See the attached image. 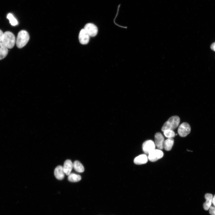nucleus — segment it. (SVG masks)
Returning <instances> with one entry per match:
<instances>
[{"label": "nucleus", "mask_w": 215, "mask_h": 215, "mask_svg": "<svg viewBox=\"0 0 215 215\" xmlns=\"http://www.w3.org/2000/svg\"><path fill=\"white\" fill-rule=\"evenodd\" d=\"M180 122L179 117L174 116L170 117L163 125L161 130L162 131L167 130H173L179 126Z\"/></svg>", "instance_id": "nucleus-1"}, {"label": "nucleus", "mask_w": 215, "mask_h": 215, "mask_svg": "<svg viewBox=\"0 0 215 215\" xmlns=\"http://www.w3.org/2000/svg\"><path fill=\"white\" fill-rule=\"evenodd\" d=\"M1 42L8 48L11 49L16 42L15 37L11 32L6 31L3 33Z\"/></svg>", "instance_id": "nucleus-2"}, {"label": "nucleus", "mask_w": 215, "mask_h": 215, "mask_svg": "<svg viewBox=\"0 0 215 215\" xmlns=\"http://www.w3.org/2000/svg\"><path fill=\"white\" fill-rule=\"evenodd\" d=\"M30 36L26 30H22L18 33L16 40L17 47L22 48L28 42Z\"/></svg>", "instance_id": "nucleus-3"}, {"label": "nucleus", "mask_w": 215, "mask_h": 215, "mask_svg": "<svg viewBox=\"0 0 215 215\" xmlns=\"http://www.w3.org/2000/svg\"><path fill=\"white\" fill-rule=\"evenodd\" d=\"M191 128L190 125L187 122L182 123L178 127V133L182 137H184L188 135L190 132Z\"/></svg>", "instance_id": "nucleus-4"}, {"label": "nucleus", "mask_w": 215, "mask_h": 215, "mask_svg": "<svg viewBox=\"0 0 215 215\" xmlns=\"http://www.w3.org/2000/svg\"><path fill=\"white\" fill-rule=\"evenodd\" d=\"M148 154V159L151 162L156 161L162 157L164 155L163 152L161 150L155 149Z\"/></svg>", "instance_id": "nucleus-5"}, {"label": "nucleus", "mask_w": 215, "mask_h": 215, "mask_svg": "<svg viewBox=\"0 0 215 215\" xmlns=\"http://www.w3.org/2000/svg\"><path fill=\"white\" fill-rule=\"evenodd\" d=\"M156 145L153 141L151 140L145 141L142 144L143 151L146 154H148L150 152L155 149Z\"/></svg>", "instance_id": "nucleus-6"}, {"label": "nucleus", "mask_w": 215, "mask_h": 215, "mask_svg": "<svg viewBox=\"0 0 215 215\" xmlns=\"http://www.w3.org/2000/svg\"><path fill=\"white\" fill-rule=\"evenodd\" d=\"M90 36L94 37L97 34L98 30L97 27L94 24L88 23L86 24L84 28Z\"/></svg>", "instance_id": "nucleus-7"}, {"label": "nucleus", "mask_w": 215, "mask_h": 215, "mask_svg": "<svg viewBox=\"0 0 215 215\" xmlns=\"http://www.w3.org/2000/svg\"><path fill=\"white\" fill-rule=\"evenodd\" d=\"M155 142L156 146L159 149L162 150L164 148L163 143L164 138L162 134L160 132L156 133L154 136Z\"/></svg>", "instance_id": "nucleus-8"}, {"label": "nucleus", "mask_w": 215, "mask_h": 215, "mask_svg": "<svg viewBox=\"0 0 215 215\" xmlns=\"http://www.w3.org/2000/svg\"><path fill=\"white\" fill-rule=\"evenodd\" d=\"M90 36L84 29H82L80 30L79 36V42L82 44H87L89 41Z\"/></svg>", "instance_id": "nucleus-9"}, {"label": "nucleus", "mask_w": 215, "mask_h": 215, "mask_svg": "<svg viewBox=\"0 0 215 215\" xmlns=\"http://www.w3.org/2000/svg\"><path fill=\"white\" fill-rule=\"evenodd\" d=\"M65 174L63 167L62 166L59 165L55 168L54 171V174L57 179L59 180L63 179L64 178Z\"/></svg>", "instance_id": "nucleus-10"}, {"label": "nucleus", "mask_w": 215, "mask_h": 215, "mask_svg": "<svg viewBox=\"0 0 215 215\" xmlns=\"http://www.w3.org/2000/svg\"><path fill=\"white\" fill-rule=\"evenodd\" d=\"M213 197V196L211 194L207 193L205 194V198L206 201L203 204V208L205 210H209L211 206Z\"/></svg>", "instance_id": "nucleus-11"}, {"label": "nucleus", "mask_w": 215, "mask_h": 215, "mask_svg": "<svg viewBox=\"0 0 215 215\" xmlns=\"http://www.w3.org/2000/svg\"><path fill=\"white\" fill-rule=\"evenodd\" d=\"M73 168V163L69 159L65 161L63 167V170L65 174L68 176L71 173Z\"/></svg>", "instance_id": "nucleus-12"}, {"label": "nucleus", "mask_w": 215, "mask_h": 215, "mask_svg": "<svg viewBox=\"0 0 215 215\" xmlns=\"http://www.w3.org/2000/svg\"><path fill=\"white\" fill-rule=\"evenodd\" d=\"M148 160L147 156L145 154H142L135 157L134 160V162L136 165H142L146 163Z\"/></svg>", "instance_id": "nucleus-13"}, {"label": "nucleus", "mask_w": 215, "mask_h": 215, "mask_svg": "<svg viewBox=\"0 0 215 215\" xmlns=\"http://www.w3.org/2000/svg\"><path fill=\"white\" fill-rule=\"evenodd\" d=\"M174 139L172 138H168L164 141L163 148L166 151H170L172 148L174 143Z\"/></svg>", "instance_id": "nucleus-14"}, {"label": "nucleus", "mask_w": 215, "mask_h": 215, "mask_svg": "<svg viewBox=\"0 0 215 215\" xmlns=\"http://www.w3.org/2000/svg\"><path fill=\"white\" fill-rule=\"evenodd\" d=\"M8 48L1 42H0V60L4 59L8 52Z\"/></svg>", "instance_id": "nucleus-15"}, {"label": "nucleus", "mask_w": 215, "mask_h": 215, "mask_svg": "<svg viewBox=\"0 0 215 215\" xmlns=\"http://www.w3.org/2000/svg\"><path fill=\"white\" fill-rule=\"evenodd\" d=\"M73 168L78 172L82 173L84 171V166L78 161H75L73 163Z\"/></svg>", "instance_id": "nucleus-16"}, {"label": "nucleus", "mask_w": 215, "mask_h": 215, "mask_svg": "<svg viewBox=\"0 0 215 215\" xmlns=\"http://www.w3.org/2000/svg\"><path fill=\"white\" fill-rule=\"evenodd\" d=\"M81 179V176L78 174L70 173L68 175V180L72 182H76L80 181Z\"/></svg>", "instance_id": "nucleus-17"}, {"label": "nucleus", "mask_w": 215, "mask_h": 215, "mask_svg": "<svg viewBox=\"0 0 215 215\" xmlns=\"http://www.w3.org/2000/svg\"><path fill=\"white\" fill-rule=\"evenodd\" d=\"M7 18L9 20L10 23L12 25L15 26L18 24V22L17 20L12 14L10 13L8 14Z\"/></svg>", "instance_id": "nucleus-18"}, {"label": "nucleus", "mask_w": 215, "mask_h": 215, "mask_svg": "<svg viewBox=\"0 0 215 215\" xmlns=\"http://www.w3.org/2000/svg\"><path fill=\"white\" fill-rule=\"evenodd\" d=\"M163 133L165 136L168 138L174 137L175 135L174 132L171 130H166L163 131Z\"/></svg>", "instance_id": "nucleus-19"}, {"label": "nucleus", "mask_w": 215, "mask_h": 215, "mask_svg": "<svg viewBox=\"0 0 215 215\" xmlns=\"http://www.w3.org/2000/svg\"><path fill=\"white\" fill-rule=\"evenodd\" d=\"M211 48L212 50L215 51V42L211 44Z\"/></svg>", "instance_id": "nucleus-20"}, {"label": "nucleus", "mask_w": 215, "mask_h": 215, "mask_svg": "<svg viewBox=\"0 0 215 215\" xmlns=\"http://www.w3.org/2000/svg\"><path fill=\"white\" fill-rule=\"evenodd\" d=\"M3 33L2 31L0 30V42H1Z\"/></svg>", "instance_id": "nucleus-21"}, {"label": "nucleus", "mask_w": 215, "mask_h": 215, "mask_svg": "<svg viewBox=\"0 0 215 215\" xmlns=\"http://www.w3.org/2000/svg\"><path fill=\"white\" fill-rule=\"evenodd\" d=\"M212 203L214 207H215V194L214 196H213L212 199Z\"/></svg>", "instance_id": "nucleus-22"}]
</instances>
